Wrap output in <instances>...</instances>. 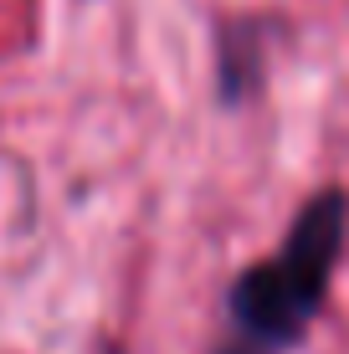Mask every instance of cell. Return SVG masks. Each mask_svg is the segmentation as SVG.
<instances>
[{
  "label": "cell",
  "instance_id": "obj_1",
  "mask_svg": "<svg viewBox=\"0 0 349 354\" xmlns=\"http://www.w3.org/2000/svg\"><path fill=\"white\" fill-rule=\"evenodd\" d=\"M349 236V195L339 185L314 190L293 216L272 257L236 272L226 292V344L216 354H283L314 328L334 288Z\"/></svg>",
  "mask_w": 349,
  "mask_h": 354
}]
</instances>
